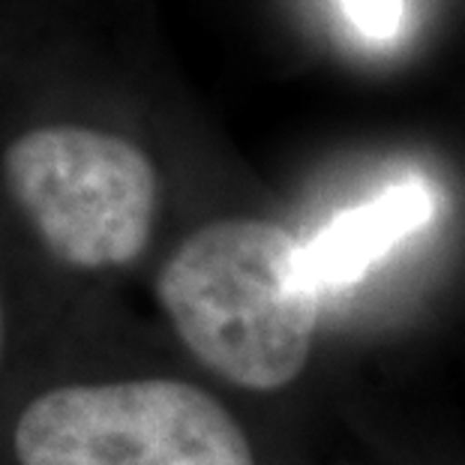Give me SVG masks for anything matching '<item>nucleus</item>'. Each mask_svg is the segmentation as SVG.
I'll use <instances>...</instances> for the list:
<instances>
[{
    "instance_id": "obj_1",
    "label": "nucleus",
    "mask_w": 465,
    "mask_h": 465,
    "mask_svg": "<svg viewBox=\"0 0 465 465\" xmlns=\"http://www.w3.org/2000/svg\"><path fill=\"white\" fill-rule=\"evenodd\" d=\"M153 294L183 349L234 388L280 391L310 361L322 285L276 223L199 225L163 259Z\"/></svg>"
},
{
    "instance_id": "obj_5",
    "label": "nucleus",
    "mask_w": 465,
    "mask_h": 465,
    "mask_svg": "<svg viewBox=\"0 0 465 465\" xmlns=\"http://www.w3.org/2000/svg\"><path fill=\"white\" fill-rule=\"evenodd\" d=\"M18 370V298L15 271H9L6 255L0 252V397Z\"/></svg>"
},
{
    "instance_id": "obj_6",
    "label": "nucleus",
    "mask_w": 465,
    "mask_h": 465,
    "mask_svg": "<svg viewBox=\"0 0 465 465\" xmlns=\"http://www.w3.org/2000/svg\"><path fill=\"white\" fill-rule=\"evenodd\" d=\"M345 15L366 36H393L402 18V0H342Z\"/></svg>"
},
{
    "instance_id": "obj_4",
    "label": "nucleus",
    "mask_w": 465,
    "mask_h": 465,
    "mask_svg": "<svg viewBox=\"0 0 465 465\" xmlns=\"http://www.w3.org/2000/svg\"><path fill=\"white\" fill-rule=\"evenodd\" d=\"M435 213L432 193L420 181H405L351 207L303 246L306 267L322 285L354 282L400 241L423 229Z\"/></svg>"
},
{
    "instance_id": "obj_3",
    "label": "nucleus",
    "mask_w": 465,
    "mask_h": 465,
    "mask_svg": "<svg viewBox=\"0 0 465 465\" xmlns=\"http://www.w3.org/2000/svg\"><path fill=\"white\" fill-rule=\"evenodd\" d=\"M0 186L31 243L64 273H117L151 250L160 174L117 133L31 126L0 151Z\"/></svg>"
},
{
    "instance_id": "obj_2",
    "label": "nucleus",
    "mask_w": 465,
    "mask_h": 465,
    "mask_svg": "<svg viewBox=\"0 0 465 465\" xmlns=\"http://www.w3.org/2000/svg\"><path fill=\"white\" fill-rule=\"evenodd\" d=\"M0 465H255L232 411L177 375L31 381L0 397Z\"/></svg>"
}]
</instances>
